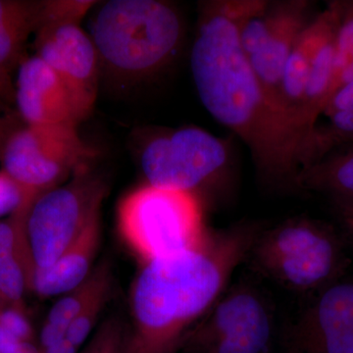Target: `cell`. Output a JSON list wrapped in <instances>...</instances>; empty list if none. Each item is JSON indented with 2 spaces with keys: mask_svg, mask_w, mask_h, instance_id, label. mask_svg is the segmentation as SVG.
I'll use <instances>...</instances> for the list:
<instances>
[{
  "mask_svg": "<svg viewBox=\"0 0 353 353\" xmlns=\"http://www.w3.org/2000/svg\"><path fill=\"white\" fill-rule=\"evenodd\" d=\"M254 0H212L199 6L190 70L199 101L219 124L248 145L260 176L294 187L299 148L241 48L240 28Z\"/></svg>",
  "mask_w": 353,
  "mask_h": 353,
  "instance_id": "1",
  "label": "cell"
},
{
  "mask_svg": "<svg viewBox=\"0 0 353 353\" xmlns=\"http://www.w3.org/2000/svg\"><path fill=\"white\" fill-rule=\"evenodd\" d=\"M261 230L209 232L196 250L143 263L132 287V324L123 353H176L227 290Z\"/></svg>",
  "mask_w": 353,
  "mask_h": 353,
  "instance_id": "2",
  "label": "cell"
},
{
  "mask_svg": "<svg viewBox=\"0 0 353 353\" xmlns=\"http://www.w3.org/2000/svg\"><path fill=\"white\" fill-rule=\"evenodd\" d=\"M90 36L101 68L136 82L170 64L182 43L183 20L166 1L110 0L95 13Z\"/></svg>",
  "mask_w": 353,
  "mask_h": 353,
  "instance_id": "3",
  "label": "cell"
},
{
  "mask_svg": "<svg viewBox=\"0 0 353 353\" xmlns=\"http://www.w3.org/2000/svg\"><path fill=\"white\" fill-rule=\"evenodd\" d=\"M347 245L343 234L326 223L294 217L260 231L246 259L284 289L315 296L343 278Z\"/></svg>",
  "mask_w": 353,
  "mask_h": 353,
  "instance_id": "4",
  "label": "cell"
},
{
  "mask_svg": "<svg viewBox=\"0 0 353 353\" xmlns=\"http://www.w3.org/2000/svg\"><path fill=\"white\" fill-rule=\"evenodd\" d=\"M117 220L123 239L143 263L196 250L209 234L201 197L148 183L123 199Z\"/></svg>",
  "mask_w": 353,
  "mask_h": 353,
  "instance_id": "5",
  "label": "cell"
},
{
  "mask_svg": "<svg viewBox=\"0 0 353 353\" xmlns=\"http://www.w3.org/2000/svg\"><path fill=\"white\" fill-rule=\"evenodd\" d=\"M139 163L148 185L185 190L201 199V192L226 196L234 180L231 143L199 127L152 134L141 148Z\"/></svg>",
  "mask_w": 353,
  "mask_h": 353,
  "instance_id": "6",
  "label": "cell"
},
{
  "mask_svg": "<svg viewBox=\"0 0 353 353\" xmlns=\"http://www.w3.org/2000/svg\"><path fill=\"white\" fill-rule=\"evenodd\" d=\"M106 190L101 176L85 164L77 169L68 183L39 194L32 201L25 222L32 272L54 263L101 218Z\"/></svg>",
  "mask_w": 353,
  "mask_h": 353,
  "instance_id": "7",
  "label": "cell"
},
{
  "mask_svg": "<svg viewBox=\"0 0 353 353\" xmlns=\"http://www.w3.org/2000/svg\"><path fill=\"white\" fill-rule=\"evenodd\" d=\"M77 129L23 125L11 134L0 155L1 171L22 190L24 201L61 185L94 157Z\"/></svg>",
  "mask_w": 353,
  "mask_h": 353,
  "instance_id": "8",
  "label": "cell"
},
{
  "mask_svg": "<svg viewBox=\"0 0 353 353\" xmlns=\"http://www.w3.org/2000/svg\"><path fill=\"white\" fill-rule=\"evenodd\" d=\"M275 320L259 289L238 284L225 290L192 329L182 350L187 353H271Z\"/></svg>",
  "mask_w": 353,
  "mask_h": 353,
  "instance_id": "9",
  "label": "cell"
},
{
  "mask_svg": "<svg viewBox=\"0 0 353 353\" xmlns=\"http://www.w3.org/2000/svg\"><path fill=\"white\" fill-rule=\"evenodd\" d=\"M281 347L282 353H353V279L341 278L316 294Z\"/></svg>",
  "mask_w": 353,
  "mask_h": 353,
  "instance_id": "10",
  "label": "cell"
},
{
  "mask_svg": "<svg viewBox=\"0 0 353 353\" xmlns=\"http://www.w3.org/2000/svg\"><path fill=\"white\" fill-rule=\"evenodd\" d=\"M37 57L67 88L83 120L94 110L101 62L94 41L80 26L65 25L34 34Z\"/></svg>",
  "mask_w": 353,
  "mask_h": 353,
  "instance_id": "11",
  "label": "cell"
},
{
  "mask_svg": "<svg viewBox=\"0 0 353 353\" xmlns=\"http://www.w3.org/2000/svg\"><path fill=\"white\" fill-rule=\"evenodd\" d=\"M15 103L21 120L29 126L78 128L83 121L59 77L36 54L26 57L17 70Z\"/></svg>",
  "mask_w": 353,
  "mask_h": 353,
  "instance_id": "12",
  "label": "cell"
},
{
  "mask_svg": "<svg viewBox=\"0 0 353 353\" xmlns=\"http://www.w3.org/2000/svg\"><path fill=\"white\" fill-rule=\"evenodd\" d=\"M311 8L312 3L306 0H282L277 24L261 48L248 58L267 97L280 113L279 90L283 72L297 41L315 17Z\"/></svg>",
  "mask_w": 353,
  "mask_h": 353,
  "instance_id": "13",
  "label": "cell"
},
{
  "mask_svg": "<svg viewBox=\"0 0 353 353\" xmlns=\"http://www.w3.org/2000/svg\"><path fill=\"white\" fill-rule=\"evenodd\" d=\"M336 26V9L332 2L323 12L316 15L305 28L290 53L283 72L279 90V108L294 132L299 153V112L307 83L311 61L316 50Z\"/></svg>",
  "mask_w": 353,
  "mask_h": 353,
  "instance_id": "14",
  "label": "cell"
},
{
  "mask_svg": "<svg viewBox=\"0 0 353 353\" xmlns=\"http://www.w3.org/2000/svg\"><path fill=\"white\" fill-rule=\"evenodd\" d=\"M41 1L0 0V106L15 103V83L26 44L38 25Z\"/></svg>",
  "mask_w": 353,
  "mask_h": 353,
  "instance_id": "15",
  "label": "cell"
},
{
  "mask_svg": "<svg viewBox=\"0 0 353 353\" xmlns=\"http://www.w3.org/2000/svg\"><path fill=\"white\" fill-rule=\"evenodd\" d=\"M101 241V218L87 228L82 236L48 268L32 272L30 290L39 296H62L85 282Z\"/></svg>",
  "mask_w": 353,
  "mask_h": 353,
  "instance_id": "16",
  "label": "cell"
},
{
  "mask_svg": "<svg viewBox=\"0 0 353 353\" xmlns=\"http://www.w3.org/2000/svg\"><path fill=\"white\" fill-rule=\"evenodd\" d=\"M31 205L22 203L0 221V296L9 305L21 309H24L32 274L25 236L26 217Z\"/></svg>",
  "mask_w": 353,
  "mask_h": 353,
  "instance_id": "17",
  "label": "cell"
},
{
  "mask_svg": "<svg viewBox=\"0 0 353 353\" xmlns=\"http://www.w3.org/2000/svg\"><path fill=\"white\" fill-rule=\"evenodd\" d=\"M112 272L106 261L92 269L85 282L62 294L50 309L39 333V350L50 347L66 336L72 322L97 297L110 294Z\"/></svg>",
  "mask_w": 353,
  "mask_h": 353,
  "instance_id": "18",
  "label": "cell"
},
{
  "mask_svg": "<svg viewBox=\"0 0 353 353\" xmlns=\"http://www.w3.org/2000/svg\"><path fill=\"white\" fill-rule=\"evenodd\" d=\"M294 187L325 194L332 202L353 205V143L338 146L304 167Z\"/></svg>",
  "mask_w": 353,
  "mask_h": 353,
  "instance_id": "19",
  "label": "cell"
},
{
  "mask_svg": "<svg viewBox=\"0 0 353 353\" xmlns=\"http://www.w3.org/2000/svg\"><path fill=\"white\" fill-rule=\"evenodd\" d=\"M322 115L328 121L315 127L304 148L301 169L338 146L353 143V82L339 88L330 97Z\"/></svg>",
  "mask_w": 353,
  "mask_h": 353,
  "instance_id": "20",
  "label": "cell"
},
{
  "mask_svg": "<svg viewBox=\"0 0 353 353\" xmlns=\"http://www.w3.org/2000/svg\"><path fill=\"white\" fill-rule=\"evenodd\" d=\"M332 3L336 9L338 20L334 38V77L330 97L339 88L353 82V1H332Z\"/></svg>",
  "mask_w": 353,
  "mask_h": 353,
  "instance_id": "21",
  "label": "cell"
},
{
  "mask_svg": "<svg viewBox=\"0 0 353 353\" xmlns=\"http://www.w3.org/2000/svg\"><path fill=\"white\" fill-rule=\"evenodd\" d=\"M95 1L92 0H44L41 1L37 32L65 25L80 26Z\"/></svg>",
  "mask_w": 353,
  "mask_h": 353,
  "instance_id": "22",
  "label": "cell"
},
{
  "mask_svg": "<svg viewBox=\"0 0 353 353\" xmlns=\"http://www.w3.org/2000/svg\"><path fill=\"white\" fill-rule=\"evenodd\" d=\"M127 327L118 317L102 322L80 353H123Z\"/></svg>",
  "mask_w": 353,
  "mask_h": 353,
  "instance_id": "23",
  "label": "cell"
},
{
  "mask_svg": "<svg viewBox=\"0 0 353 353\" xmlns=\"http://www.w3.org/2000/svg\"><path fill=\"white\" fill-rule=\"evenodd\" d=\"M108 297L109 294L97 297L70 325L65 338L71 341L78 350H81L88 336L92 334L101 310L108 303Z\"/></svg>",
  "mask_w": 353,
  "mask_h": 353,
  "instance_id": "24",
  "label": "cell"
},
{
  "mask_svg": "<svg viewBox=\"0 0 353 353\" xmlns=\"http://www.w3.org/2000/svg\"><path fill=\"white\" fill-rule=\"evenodd\" d=\"M0 327L21 343H32L34 334L24 309L7 306L0 315Z\"/></svg>",
  "mask_w": 353,
  "mask_h": 353,
  "instance_id": "25",
  "label": "cell"
},
{
  "mask_svg": "<svg viewBox=\"0 0 353 353\" xmlns=\"http://www.w3.org/2000/svg\"><path fill=\"white\" fill-rule=\"evenodd\" d=\"M23 202L22 190L3 171H0V218L12 214Z\"/></svg>",
  "mask_w": 353,
  "mask_h": 353,
  "instance_id": "26",
  "label": "cell"
},
{
  "mask_svg": "<svg viewBox=\"0 0 353 353\" xmlns=\"http://www.w3.org/2000/svg\"><path fill=\"white\" fill-rule=\"evenodd\" d=\"M334 214L340 225L341 234L347 245L353 246V205L332 202Z\"/></svg>",
  "mask_w": 353,
  "mask_h": 353,
  "instance_id": "27",
  "label": "cell"
},
{
  "mask_svg": "<svg viewBox=\"0 0 353 353\" xmlns=\"http://www.w3.org/2000/svg\"><path fill=\"white\" fill-rule=\"evenodd\" d=\"M20 116L11 112L10 109L0 106V155L6 141L16 130L25 125Z\"/></svg>",
  "mask_w": 353,
  "mask_h": 353,
  "instance_id": "28",
  "label": "cell"
},
{
  "mask_svg": "<svg viewBox=\"0 0 353 353\" xmlns=\"http://www.w3.org/2000/svg\"><path fill=\"white\" fill-rule=\"evenodd\" d=\"M0 353H41L32 343H19L10 347H0Z\"/></svg>",
  "mask_w": 353,
  "mask_h": 353,
  "instance_id": "29",
  "label": "cell"
},
{
  "mask_svg": "<svg viewBox=\"0 0 353 353\" xmlns=\"http://www.w3.org/2000/svg\"><path fill=\"white\" fill-rule=\"evenodd\" d=\"M8 305L9 304L4 301L3 297L0 296V315H1L2 311H3Z\"/></svg>",
  "mask_w": 353,
  "mask_h": 353,
  "instance_id": "30",
  "label": "cell"
},
{
  "mask_svg": "<svg viewBox=\"0 0 353 353\" xmlns=\"http://www.w3.org/2000/svg\"><path fill=\"white\" fill-rule=\"evenodd\" d=\"M1 108H2V106H1Z\"/></svg>",
  "mask_w": 353,
  "mask_h": 353,
  "instance_id": "31",
  "label": "cell"
}]
</instances>
